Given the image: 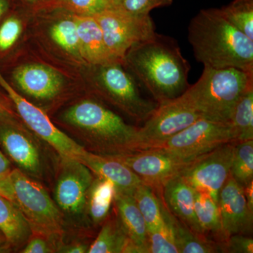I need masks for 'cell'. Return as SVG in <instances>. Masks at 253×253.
I'll list each match as a JSON object with an SVG mask.
<instances>
[{
  "label": "cell",
  "instance_id": "22",
  "mask_svg": "<svg viewBox=\"0 0 253 253\" xmlns=\"http://www.w3.org/2000/svg\"><path fill=\"white\" fill-rule=\"evenodd\" d=\"M0 230L6 236L11 247L18 248L31 237V225L17 206L0 195Z\"/></svg>",
  "mask_w": 253,
  "mask_h": 253
},
{
  "label": "cell",
  "instance_id": "31",
  "mask_svg": "<svg viewBox=\"0 0 253 253\" xmlns=\"http://www.w3.org/2000/svg\"><path fill=\"white\" fill-rule=\"evenodd\" d=\"M149 253H179L168 219L167 224L149 233Z\"/></svg>",
  "mask_w": 253,
  "mask_h": 253
},
{
  "label": "cell",
  "instance_id": "17",
  "mask_svg": "<svg viewBox=\"0 0 253 253\" xmlns=\"http://www.w3.org/2000/svg\"><path fill=\"white\" fill-rule=\"evenodd\" d=\"M0 143L8 156L22 172L28 176L41 175V154L26 134L14 127L3 126L0 128Z\"/></svg>",
  "mask_w": 253,
  "mask_h": 253
},
{
  "label": "cell",
  "instance_id": "25",
  "mask_svg": "<svg viewBox=\"0 0 253 253\" xmlns=\"http://www.w3.org/2000/svg\"><path fill=\"white\" fill-rule=\"evenodd\" d=\"M132 195L146 222L148 234L167 224L159 190L142 182Z\"/></svg>",
  "mask_w": 253,
  "mask_h": 253
},
{
  "label": "cell",
  "instance_id": "35",
  "mask_svg": "<svg viewBox=\"0 0 253 253\" xmlns=\"http://www.w3.org/2000/svg\"><path fill=\"white\" fill-rule=\"evenodd\" d=\"M224 253H253V238L244 234H234L229 236L224 245Z\"/></svg>",
  "mask_w": 253,
  "mask_h": 253
},
{
  "label": "cell",
  "instance_id": "28",
  "mask_svg": "<svg viewBox=\"0 0 253 253\" xmlns=\"http://www.w3.org/2000/svg\"><path fill=\"white\" fill-rule=\"evenodd\" d=\"M219 9L231 24L253 41V0H234Z\"/></svg>",
  "mask_w": 253,
  "mask_h": 253
},
{
  "label": "cell",
  "instance_id": "13",
  "mask_svg": "<svg viewBox=\"0 0 253 253\" xmlns=\"http://www.w3.org/2000/svg\"><path fill=\"white\" fill-rule=\"evenodd\" d=\"M63 163L54 190V201L61 212L83 214L94 181L92 172L81 161L62 158Z\"/></svg>",
  "mask_w": 253,
  "mask_h": 253
},
{
  "label": "cell",
  "instance_id": "10",
  "mask_svg": "<svg viewBox=\"0 0 253 253\" xmlns=\"http://www.w3.org/2000/svg\"><path fill=\"white\" fill-rule=\"evenodd\" d=\"M0 86L9 95L20 117L33 132L50 145L61 158L79 161L86 149L56 127L45 113L18 94L1 72Z\"/></svg>",
  "mask_w": 253,
  "mask_h": 253
},
{
  "label": "cell",
  "instance_id": "39",
  "mask_svg": "<svg viewBox=\"0 0 253 253\" xmlns=\"http://www.w3.org/2000/svg\"><path fill=\"white\" fill-rule=\"evenodd\" d=\"M10 170H11V164L9 160L0 150V174L9 172Z\"/></svg>",
  "mask_w": 253,
  "mask_h": 253
},
{
  "label": "cell",
  "instance_id": "41",
  "mask_svg": "<svg viewBox=\"0 0 253 253\" xmlns=\"http://www.w3.org/2000/svg\"><path fill=\"white\" fill-rule=\"evenodd\" d=\"M8 172L0 174V195L6 197L8 189Z\"/></svg>",
  "mask_w": 253,
  "mask_h": 253
},
{
  "label": "cell",
  "instance_id": "21",
  "mask_svg": "<svg viewBox=\"0 0 253 253\" xmlns=\"http://www.w3.org/2000/svg\"><path fill=\"white\" fill-rule=\"evenodd\" d=\"M194 211L204 235L219 244L224 253V245L226 239L223 232L217 201L208 193L196 191Z\"/></svg>",
  "mask_w": 253,
  "mask_h": 253
},
{
  "label": "cell",
  "instance_id": "1",
  "mask_svg": "<svg viewBox=\"0 0 253 253\" xmlns=\"http://www.w3.org/2000/svg\"><path fill=\"white\" fill-rule=\"evenodd\" d=\"M123 63L144 84L158 104L181 96L189 87V63L177 42L157 33L134 44Z\"/></svg>",
  "mask_w": 253,
  "mask_h": 253
},
{
  "label": "cell",
  "instance_id": "29",
  "mask_svg": "<svg viewBox=\"0 0 253 253\" xmlns=\"http://www.w3.org/2000/svg\"><path fill=\"white\" fill-rule=\"evenodd\" d=\"M230 174L243 187L253 181V140L236 143Z\"/></svg>",
  "mask_w": 253,
  "mask_h": 253
},
{
  "label": "cell",
  "instance_id": "4",
  "mask_svg": "<svg viewBox=\"0 0 253 253\" xmlns=\"http://www.w3.org/2000/svg\"><path fill=\"white\" fill-rule=\"evenodd\" d=\"M63 120L81 129L89 143L104 155L129 152L138 129L93 100L73 105L66 110Z\"/></svg>",
  "mask_w": 253,
  "mask_h": 253
},
{
  "label": "cell",
  "instance_id": "24",
  "mask_svg": "<svg viewBox=\"0 0 253 253\" xmlns=\"http://www.w3.org/2000/svg\"><path fill=\"white\" fill-rule=\"evenodd\" d=\"M165 212L172 229L173 237L179 253H222L219 244L191 230L169 212L166 205Z\"/></svg>",
  "mask_w": 253,
  "mask_h": 253
},
{
  "label": "cell",
  "instance_id": "18",
  "mask_svg": "<svg viewBox=\"0 0 253 253\" xmlns=\"http://www.w3.org/2000/svg\"><path fill=\"white\" fill-rule=\"evenodd\" d=\"M79 161L99 177L112 181L118 192L133 194L143 182L129 168L107 155H99L84 151Z\"/></svg>",
  "mask_w": 253,
  "mask_h": 253
},
{
  "label": "cell",
  "instance_id": "38",
  "mask_svg": "<svg viewBox=\"0 0 253 253\" xmlns=\"http://www.w3.org/2000/svg\"><path fill=\"white\" fill-rule=\"evenodd\" d=\"M245 197L247 201L249 209L253 212V181L244 186Z\"/></svg>",
  "mask_w": 253,
  "mask_h": 253
},
{
  "label": "cell",
  "instance_id": "9",
  "mask_svg": "<svg viewBox=\"0 0 253 253\" xmlns=\"http://www.w3.org/2000/svg\"><path fill=\"white\" fill-rule=\"evenodd\" d=\"M230 142L236 143L230 122L201 118L158 149L174 156L194 160Z\"/></svg>",
  "mask_w": 253,
  "mask_h": 253
},
{
  "label": "cell",
  "instance_id": "34",
  "mask_svg": "<svg viewBox=\"0 0 253 253\" xmlns=\"http://www.w3.org/2000/svg\"><path fill=\"white\" fill-rule=\"evenodd\" d=\"M62 1L76 12V14L84 16H94L111 6L105 0H62Z\"/></svg>",
  "mask_w": 253,
  "mask_h": 253
},
{
  "label": "cell",
  "instance_id": "15",
  "mask_svg": "<svg viewBox=\"0 0 253 253\" xmlns=\"http://www.w3.org/2000/svg\"><path fill=\"white\" fill-rule=\"evenodd\" d=\"M15 83L26 94L38 99H50L63 87L62 76L54 69L41 64L19 66L13 72Z\"/></svg>",
  "mask_w": 253,
  "mask_h": 253
},
{
  "label": "cell",
  "instance_id": "8",
  "mask_svg": "<svg viewBox=\"0 0 253 253\" xmlns=\"http://www.w3.org/2000/svg\"><path fill=\"white\" fill-rule=\"evenodd\" d=\"M123 63L93 66L95 81L101 95L138 122L144 123L158 107L157 103L145 99L135 82L122 67Z\"/></svg>",
  "mask_w": 253,
  "mask_h": 253
},
{
  "label": "cell",
  "instance_id": "36",
  "mask_svg": "<svg viewBox=\"0 0 253 253\" xmlns=\"http://www.w3.org/2000/svg\"><path fill=\"white\" fill-rule=\"evenodd\" d=\"M52 251L45 239L41 236H35L33 238H30L21 253H49Z\"/></svg>",
  "mask_w": 253,
  "mask_h": 253
},
{
  "label": "cell",
  "instance_id": "45",
  "mask_svg": "<svg viewBox=\"0 0 253 253\" xmlns=\"http://www.w3.org/2000/svg\"><path fill=\"white\" fill-rule=\"evenodd\" d=\"M28 1H36L37 0H27Z\"/></svg>",
  "mask_w": 253,
  "mask_h": 253
},
{
  "label": "cell",
  "instance_id": "6",
  "mask_svg": "<svg viewBox=\"0 0 253 253\" xmlns=\"http://www.w3.org/2000/svg\"><path fill=\"white\" fill-rule=\"evenodd\" d=\"M93 16L99 23L110 56L118 62H123L134 44L156 33L150 14H132L117 6H109Z\"/></svg>",
  "mask_w": 253,
  "mask_h": 253
},
{
  "label": "cell",
  "instance_id": "26",
  "mask_svg": "<svg viewBox=\"0 0 253 253\" xmlns=\"http://www.w3.org/2000/svg\"><path fill=\"white\" fill-rule=\"evenodd\" d=\"M116 194V187L112 181L99 176L94 179L88 194L86 207L95 224H101L109 217Z\"/></svg>",
  "mask_w": 253,
  "mask_h": 253
},
{
  "label": "cell",
  "instance_id": "33",
  "mask_svg": "<svg viewBox=\"0 0 253 253\" xmlns=\"http://www.w3.org/2000/svg\"><path fill=\"white\" fill-rule=\"evenodd\" d=\"M22 31V25L18 18L11 16L5 20L0 26V51L10 49L17 41Z\"/></svg>",
  "mask_w": 253,
  "mask_h": 253
},
{
  "label": "cell",
  "instance_id": "43",
  "mask_svg": "<svg viewBox=\"0 0 253 253\" xmlns=\"http://www.w3.org/2000/svg\"><path fill=\"white\" fill-rule=\"evenodd\" d=\"M9 0H0V18L9 9Z\"/></svg>",
  "mask_w": 253,
  "mask_h": 253
},
{
  "label": "cell",
  "instance_id": "12",
  "mask_svg": "<svg viewBox=\"0 0 253 253\" xmlns=\"http://www.w3.org/2000/svg\"><path fill=\"white\" fill-rule=\"evenodd\" d=\"M235 144L221 145L199 156L181 175L196 191L208 193L218 202L219 191L230 175Z\"/></svg>",
  "mask_w": 253,
  "mask_h": 253
},
{
  "label": "cell",
  "instance_id": "2",
  "mask_svg": "<svg viewBox=\"0 0 253 253\" xmlns=\"http://www.w3.org/2000/svg\"><path fill=\"white\" fill-rule=\"evenodd\" d=\"M188 39L204 66L253 72V41L231 24L219 9H203L190 21Z\"/></svg>",
  "mask_w": 253,
  "mask_h": 253
},
{
  "label": "cell",
  "instance_id": "19",
  "mask_svg": "<svg viewBox=\"0 0 253 253\" xmlns=\"http://www.w3.org/2000/svg\"><path fill=\"white\" fill-rule=\"evenodd\" d=\"M114 204L116 214L136 253H149L147 227L133 195L116 191Z\"/></svg>",
  "mask_w": 253,
  "mask_h": 253
},
{
  "label": "cell",
  "instance_id": "23",
  "mask_svg": "<svg viewBox=\"0 0 253 253\" xmlns=\"http://www.w3.org/2000/svg\"><path fill=\"white\" fill-rule=\"evenodd\" d=\"M136 253L123 229L117 214L104 221L97 237L89 246L88 253Z\"/></svg>",
  "mask_w": 253,
  "mask_h": 253
},
{
  "label": "cell",
  "instance_id": "32",
  "mask_svg": "<svg viewBox=\"0 0 253 253\" xmlns=\"http://www.w3.org/2000/svg\"><path fill=\"white\" fill-rule=\"evenodd\" d=\"M173 0H119L117 7L130 14L149 15L153 9L169 6Z\"/></svg>",
  "mask_w": 253,
  "mask_h": 253
},
{
  "label": "cell",
  "instance_id": "20",
  "mask_svg": "<svg viewBox=\"0 0 253 253\" xmlns=\"http://www.w3.org/2000/svg\"><path fill=\"white\" fill-rule=\"evenodd\" d=\"M73 18L77 24L82 59L91 66L115 62L106 49L102 32L94 16L74 14Z\"/></svg>",
  "mask_w": 253,
  "mask_h": 253
},
{
  "label": "cell",
  "instance_id": "16",
  "mask_svg": "<svg viewBox=\"0 0 253 253\" xmlns=\"http://www.w3.org/2000/svg\"><path fill=\"white\" fill-rule=\"evenodd\" d=\"M160 194L169 212L196 234L206 237L195 214L196 190L181 174L168 180L160 190Z\"/></svg>",
  "mask_w": 253,
  "mask_h": 253
},
{
  "label": "cell",
  "instance_id": "42",
  "mask_svg": "<svg viewBox=\"0 0 253 253\" xmlns=\"http://www.w3.org/2000/svg\"><path fill=\"white\" fill-rule=\"evenodd\" d=\"M9 243L8 242L6 236L0 230V253L7 252L11 249Z\"/></svg>",
  "mask_w": 253,
  "mask_h": 253
},
{
  "label": "cell",
  "instance_id": "11",
  "mask_svg": "<svg viewBox=\"0 0 253 253\" xmlns=\"http://www.w3.org/2000/svg\"><path fill=\"white\" fill-rule=\"evenodd\" d=\"M129 168L145 184L161 190L166 182L179 175L195 160L186 159L158 149L107 155Z\"/></svg>",
  "mask_w": 253,
  "mask_h": 253
},
{
  "label": "cell",
  "instance_id": "37",
  "mask_svg": "<svg viewBox=\"0 0 253 253\" xmlns=\"http://www.w3.org/2000/svg\"><path fill=\"white\" fill-rule=\"evenodd\" d=\"M89 246L84 244H76L68 246L62 249L61 253H88Z\"/></svg>",
  "mask_w": 253,
  "mask_h": 253
},
{
  "label": "cell",
  "instance_id": "5",
  "mask_svg": "<svg viewBox=\"0 0 253 253\" xmlns=\"http://www.w3.org/2000/svg\"><path fill=\"white\" fill-rule=\"evenodd\" d=\"M7 199L18 208L32 229L42 235L56 236L62 229L63 213L41 184L22 172H9Z\"/></svg>",
  "mask_w": 253,
  "mask_h": 253
},
{
  "label": "cell",
  "instance_id": "30",
  "mask_svg": "<svg viewBox=\"0 0 253 253\" xmlns=\"http://www.w3.org/2000/svg\"><path fill=\"white\" fill-rule=\"evenodd\" d=\"M49 35L61 49L81 58L77 24L74 18L61 20L55 23L50 29Z\"/></svg>",
  "mask_w": 253,
  "mask_h": 253
},
{
  "label": "cell",
  "instance_id": "7",
  "mask_svg": "<svg viewBox=\"0 0 253 253\" xmlns=\"http://www.w3.org/2000/svg\"><path fill=\"white\" fill-rule=\"evenodd\" d=\"M202 118L184 95L158 105V107L138 127L129 152L158 149L166 141Z\"/></svg>",
  "mask_w": 253,
  "mask_h": 253
},
{
  "label": "cell",
  "instance_id": "14",
  "mask_svg": "<svg viewBox=\"0 0 253 253\" xmlns=\"http://www.w3.org/2000/svg\"><path fill=\"white\" fill-rule=\"evenodd\" d=\"M218 206L226 240L234 234H252L253 212L248 206L244 187L231 174L219 191Z\"/></svg>",
  "mask_w": 253,
  "mask_h": 253
},
{
  "label": "cell",
  "instance_id": "44",
  "mask_svg": "<svg viewBox=\"0 0 253 253\" xmlns=\"http://www.w3.org/2000/svg\"><path fill=\"white\" fill-rule=\"evenodd\" d=\"M111 6H116L119 0H105Z\"/></svg>",
  "mask_w": 253,
  "mask_h": 253
},
{
  "label": "cell",
  "instance_id": "3",
  "mask_svg": "<svg viewBox=\"0 0 253 253\" xmlns=\"http://www.w3.org/2000/svg\"><path fill=\"white\" fill-rule=\"evenodd\" d=\"M253 86V72L204 66L199 81L183 93L202 118L229 123L241 96Z\"/></svg>",
  "mask_w": 253,
  "mask_h": 253
},
{
  "label": "cell",
  "instance_id": "27",
  "mask_svg": "<svg viewBox=\"0 0 253 253\" xmlns=\"http://www.w3.org/2000/svg\"><path fill=\"white\" fill-rule=\"evenodd\" d=\"M236 141L253 140V86L236 103L230 119Z\"/></svg>",
  "mask_w": 253,
  "mask_h": 253
},
{
  "label": "cell",
  "instance_id": "40",
  "mask_svg": "<svg viewBox=\"0 0 253 253\" xmlns=\"http://www.w3.org/2000/svg\"><path fill=\"white\" fill-rule=\"evenodd\" d=\"M11 111L2 98L0 96V121H5L11 117Z\"/></svg>",
  "mask_w": 253,
  "mask_h": 253
}]
</instances>
